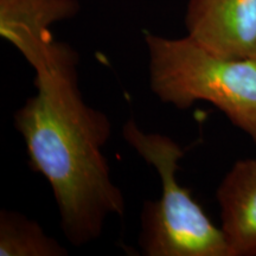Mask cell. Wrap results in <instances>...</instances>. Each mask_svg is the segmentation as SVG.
Segmentation results:
<instances>
[{"label":"cell","mask_w":256,"mask_h":256,"mask_svg":"<svg viewBox=\"0 0 256 256\" xmlns=\"http://www.w3.org/2000/svg\"><path fill=\"white\" fill-rule=\"evenodd\" d=\"M188 37L229 58H256V0H188Z\"/></svg>","instance_id":"cell-5"},{"label":"cell","mask_w":256,"mask_h":256,"mask_svg":"<svg viewBox=\"0 0 256 256\" xmlns=\"http://www.w3.org/2000/svg\"><path fill=\"white\" fill-rule=\"evenodd\" d=\"M78 55L68 44L46 72L36 74L37 94L14 113L32 168L46 177L72 244L95 241L110 216H122V191L112 180L102 152L112 124L86 104L78 88Z\"/></svg>","instance_id":"cell-1"},{"label":"cell","mask_w":256,"mask_h":256,"mask_svg":"<svg viewBox=\"0 0 256 256\" xmlns=\"http://www.w3.org/2000/svg\"><path fill=\"white\" fill-rule=\"evenodd\" d=\"M122 136L162 180V197L144 204L139 238L144 255L232 256L222 230L179 184L177 171L185 154L180 145L168 136L145 132L132 118L124 124Z\"/></svg>","instance_id":"cell-3"},{"label":"cell","mask_w":256,"mask_h":256,"mask_svg":"<svg viewBox=\"0 0 256 256\" xmlns=\"http://www.w3.org/2000/svg\"><path fill=\"white\" fill-rule=\"evenodd\" d=\"M150 86L159 100L188 110L206 101L256 142V58L214 54L190 37L146 34Z\"/></svg>","instance_id":"cell-2"},{"label":"cell","mask_w":256,"mask_h":256,"mask_svg":"<svg viewBox=\"0 0 256 256\" xmlns=\"http://www.w3.org/2000/svg\"><path fill=\"white\" fill-rule=\"evenodd\" d=\"M68 250L46 235L36 220L16 211L0 212V256H66Z\"/></svg>","instance_id":"cell-7"},{"label":"cell","mask_w":256,"mask_h":256,"mask_svg":"<svg viewBox=\"0 0 256 256\" xmlns=\"http://www.w3.org/2000/svg\"><path fill=\"white\" fill-rule=\"evenodd\" d=\"M232 256H256V159L236 162L216 192Z\"/></svg>","instance_id":"cell-6"},{"label":"cell","mask_w":256,"mask_h":256,"mask_svg":"<svg viewBox=\"0 0 256 256\" xmlns=\"http://www.w3.org/2000/svg\"><path fill=\"white\" fill-rule=\"evenodd\" d=\"M78 10V0H0V34L34 72H43L64 46L54 40L50 25L74 17Z\"/></svg>","instance_id":"cell-4"}]
</instances>
